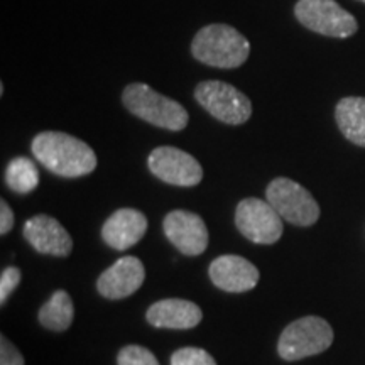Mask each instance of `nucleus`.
I'll return each mask as SVG.
<instances>
[{"instance_id": "20e7f679", "label": "nucleus", "mask_w": 365, "mask_h": 365, "mask_svg": "<svg viewBox=\"0 0 365 365\" xmlns=\"http://www.w3.org/2000/svg\"><path fill=\"white\" fill-rule=\"evenodd\" d=\"M333 344V328L319 317H304L287 325L281 333L277 352L284 360L294 362L323 354Z\"/></svg>"}, {"instance_id": "b1692460", "label": "nucleus", "mask_w": 365, "mask_h": 365, "mask_svg": "<svg viewBox=\"0 0 365 365\" xmlns=\"http://www.w3.org/2000/svg\"><path fill=\"white\" fill-rule=\"evenodd\" d=\"M360 2H365V0H360Z\"/></svg>"}, {"instance_id": "f3484780", "label": "nucleus", "mask_w": 365, "mask_h": 365, "mask_svg": "<svg viewBox=\"0 0 365 365\" xmlns=\"http://www.w3.org/2000/svg\"><path fill=\"white\" fill-rule=\"evenodd\" d=\"M39 323L51 331H65L75 318L73 301L66 291L59 289L39 309Z\"/></svg>"}, {"instance_id": "ddd939ff", "label": "nucleus", "mask_w": 365, "mask_h": 365, "mask_svg": "<svg viewBox=\"0 0 365 365\" xmlns=\"http://www.w3.org/2000/svg\"><path fill=\"white\" fill-rule=\"evenodd\" d=\"M24 239L34 250L54 257H68L73 250L71 235L56 218L36 215L24 223Z\"/></svg>"}, {"instance_id": "a211bd4d", "label": "nucleus", "mask_w": 365, "mask_h": 365, "mask_svg": "<svg viewBox=\"0 0 365 365\" xmlns=\"http://www.w3.org/2000/svg\"><path fill=\"white\" fill-rule=\"evenodd\" d=\"M6 182L14 193L27 195L39 185V171L36 164L27 158H16L6 170Z\"/></svg>"}, {"instance_id": "7ed1b4c3", "label": "nucleus", "mask_w": 365, "mask_h": 365, "mask_svg": "<svg viewBox=\"0 0 365 365\" xmlns=\"http://www.w3.org/2000/svg\"><path fill=\"white\" fill-rule=\"evenodd\" d=\"M124 107L132 115L161 129L180 132L188 125L190 115L180 102L158 93L145 83H130L122 93Z\"/></svg>"}, {"instance_id": "9b49d317", "label": "nucleus", "mask_w": 365, "mask_h": 365, "mask_svg": "<svg viewBox=\"0 0 365 365\" xmlns=\"http://www.w3.org/2000/svg\"><path fill=\"white\" fill-rule=\"evenodd\" d=\"M144 279V264L134 255H125L102 272L97 281V289L107 299L129 298L143 286Z\"/></svg>"}, {"instance_id": "4be33fe9", "label": "nucleus", "mask_w": 365, "mask_h": 365, "mask_svg": "<svg viewBox=\"0 0 365 365\" xmlns=\"http://www.w3.org/2000/svg\"><path fill=\"white\" fill-rule=\"evenodd\" d=\"M0 365H24V357L4 335L0 340Z\"/></svg>"}, {"instance_id": "423d86ee", "label": "nucleus", "mask_w": 365, "mask_h": 365, "mask_svg": "<svg viewBox=\"0 0 365 365\" xmlns=\"http://www.w3.org/2000/svg\"><path fill=\"white\" fill-rule=\"evenodd\" d=\"M294 16L301 26L328 38L345 39L359 29L357 19L335 0H298Z\"/></svg>"}, {"instance_id": "6ab92c4d", "label": "nucleus", "mask_w": 365, "mask_h": 365, "mask_svg": "<svg viewBox=\"0 0 365 365\" xmlns=\"http://www.w3.org/2000/svg\"><path fill=\"white\" fill-rule=\"evenodd\" d=\"M171 365H217V362L207 350L185 346L171 355Z\"/></svg>"}, {"instance_id": "412c9836", "label": "nucleus", "mask_w": 365, "mask_h": 365, "mask_svg": "<svg viewBox=\"0 0 365 365\" xmlns=\"http://www.w3.org/2000/svg\"><path fill=\"white\" fill-rule=\"evenodd\" d=\"M22 279V274L17 267H7L2 271L0 276V303L6 304L9 296L12 294V291L19 286Z\"/></svg>"}, {"instance_id": "f03ea898", "label": "nucleus", "mask_w": 365, "mask_h": 365, "mask_svg": "<svg viewBox=\"0 0 365 365\" xmlns=\"http://www.w3.org/2000/svg\"><path fill=\"white\" fill-rule=\"evenodd\" d=\"M191 54L207 66L232 70L247 61L250 43L235 27L208 24L196 33L191 43Z\"/></svg>"}, {"instance_id": "9d476101", "label": "nucleus", "mask_w": 365, "mask_h": 365, "mask_svg": "<svg viewBox=\"0 0 365 365\" xmlns=\"http://www.w3.org/2000/svg\"><path fill=\"white\" fill-rule=\"evenodd\" d=\"M164 234L182 255L203 254L208 247V230L203 218L186 210H173L163 222Z\"/></svg>"}, {"instance_id": "f8f14e48", "label": "nucleus", "mask_w": 365, "mask_h": 365, "mask_svg": "<svg viewBox=\"0 0 365 365\" xmlns=\"http://www.w3.org/2000/svg\"><path fill=\"white\" fill-rule=\"evenodd\" d=\"M210 279L227 293H245L259 282V269L240 255H220L208 267Z\"/></svg>"}, {"instance_id": "f257e3e1", "label": "nucleus", "mask_w": 365, "mask_h": 365, "mask_svg": "<svg viewBox=\"0 0 365 365\" xmlns=\"http://www.w3.org/2000/svg\"><path fill=\"white\" fill-rule=\"evenodd\" d=\"M33 154L53 175L61 178H81L97 168L95 150L66 132H41L33 140Z\"/></svg>"}, {"instance_id": "2eb2a0df", "label": "nucleus", "mask_w": 365, "mask_h": 365, "mask_svg": "<svg viewBox=\"0 0 365 365\" xmlns=\"http://www.w3.org/2000/svg\"><path fill=\"white\" fill-rule=\"evenodd\" d=\"M202 309L193 301L188 299H161L150 304L145 319L156 328L170 330H190L202 322Z\"/></svg>"}, {"instance_id": "1a4fd4ad", "label": "nucleus", "mask_w": 365, "mask_h": 365, "mask_svg": "<svg viewBox=\"0 0 365 365\" xmlns=\"http://www.w3.org/2000/svg\"><path fill=\"white\" fill-rule=\"evenodd\" d=\"M148 166L149 171L161 181L181 188H191L203 180L202 164L191 154L173 145L154 149L148 158Z\"/></svg>"}, {"instance_id": "0eeeda50", "label": "nucleus", "mask_w": 365, "mask_h": 365, "mask_svg": "<svg viewBox=\"0 0 365 365\" xmlns=\"http://www.w3.org/2000/svg\"><path fill=\"white\" fill-rule=\"evenodd\" d=\"M266 198L282 220L296 227H309L318 222V202L307 188L289 178H276L269 182Z\"/></svg>"}, {"instance_id": "aec40b11", "label": "nucleus", "mask_w": 365, "mask_h": 365, "mask_svg": "<svg viewBox=\"0 0 365 365\" xmlns=\"http://www.w3.org/2000/svg\"><path fill=\"white\" fill-rule=\"evenodd\" d=\"M118 365H159L150 350L140 345H127L118 352Z\"/></svg>"}, {"instance_id": "39448f33", "label": "nucleus", "mask_w": 365, "mask_h": 365, "mask_svg": "<svg viewBox=\"0 0 365 365\" xmlns=\"http://www.w3.org/2000/svg\"><path fill=\"white\" fill-rule=\"evenodd\" d=\"M195 98L210 115L223 124L242 125L252 115L250 98L225 81H202L196 85Z\"/></svg>"}, {"instance_id": "dca6fc26", "label": "nucleus", "mask_w": 365, "mask_h": 365, "mask_svg": "<svg viewBox=\"0 0 365 365\" xmlns=\"http://www.w3.org/2000/svg\"><path fill=\"white\" fill-rule=\"evenodd\" d=\"M335 120L350 143L365 148V98L345 97L336 103Z\"/></svg>"}, {"instance_id": "5701e85b", "label": "nucleus", "mask_w": 365, "mask_h": 365, "mask_svg": "<svg viewBox=\"0 0 365 365\" xmlns=\"http://www.w3.org/2000/svg\"><path fill=\"white\" fill-rule=\"evenodd\" d=\"M14 227V212L9 205L4 202H0V234L6 235L12 230Z\"/></svg>"}, {"instance_id": "6e6552de", "label": "nucleus", "mask_w": 365, "mask_h": 365, "mask_svg": "<svg viewBox=\"0 0 365 365\" xmlns=\"http://www.w3.org/2000/svg\"><path fill=\"white\" fill-rule=\"evenodd\" d=\"M235 225L245 239L264 245L276 244L284 230L279 213L259 198H245L237 205Z\"/></svg>"}, {"instance_id": "4468645a", "label": "nucleus", "mask_w": 365, "mask_h": 365, "mask_svg": "<svg viewBox=\"0 0 365 365\" xmlns=\"http://www.w3.org/2000/svg\"><path fill=\"white\" fill-rule=\"evenodd\" d=\"M148 230V218L135 208H120L107 218L102 227V239L108 247L127 250L143 240Z\"/></svg>"}]
</instances>
